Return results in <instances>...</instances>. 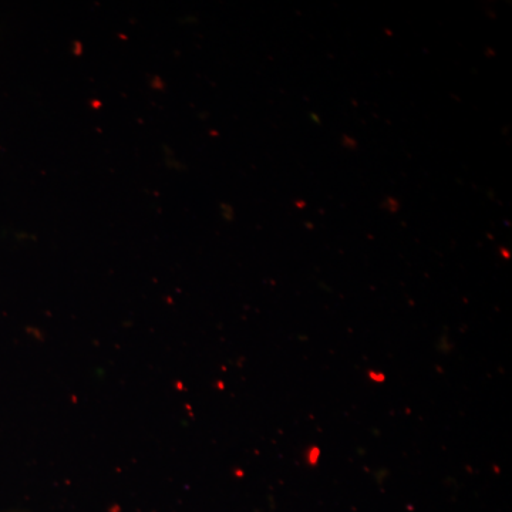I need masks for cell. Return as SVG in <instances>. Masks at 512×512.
Here are the masks:
<instances>
[{
    "label": "cell",
    "instance_id": "obj_1",
    "mask_svg": "<svg viewBox=\"0 0 512 512\" xmlns=\"http://www.w3.org/2000/svg\"><path fill=\"white\" fill-rule=\"evenodd\" d=\"M0 512H32V511H26V510H6V511H0Z\"/></svg>",
    "mask_w": 512,
    "mask_h": 512
}]
</instances>
